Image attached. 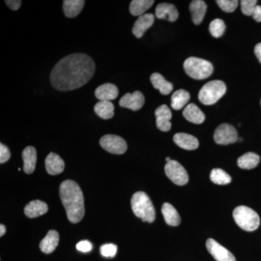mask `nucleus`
<instances>
[{
    "label": "nucleus",
    "mask_w": 261,
    "mask_h": 261,
    "mask_svg": "<svg viewBox=\"0 0 261 261\" xmlns=\"http://www.w3.org/2000/svg\"><path fill=\"white\" fill-rule=\"evenodd\" d=\"M206 247L216 261H237L231 252L214 239L210 238L206 241Z\"/></svg>",
    "instance_id": "obj_10"
},
{
    "label": "nucleus",
    "mask_w": 261,
    "mask_h": 261,
    "mask_svg": "<svg viewBox=\"0 0 261 261\" xmlns=\"http://www.w3.org/2000/svg\"><path fill=\"white\" fill-rule=\"evenodd\" d=\"M216 3L226 13H232L238 8L239 2L238 0H217Z\"/></svg>",
    "instance_id": "obj_32"
},
{
    "label": "nucleus",
    "mask_w": 261,
    "mask_h": 261,
    "mask_svg": "<svg viewBox=\"0 0 261 261\" xmlns=\"http://www.w3.org/2000/svg\"><path fill=\"white\" fill-rule=\"evenodd\" d=\"M190 9L192 21L195 25H200L203 20L207 11V5L202 0H194L190 5Z\"/></svg>",
    "instance_id": "obj_21"
},
{
    "label": "nucleus",
    "mask_w": 261,
    "mask_h": 261,
    "mask_svg": "<svg viewBox=\"0 0 261 261\" xmlns=\"http://www.w3.org/2000/svg\"><path fill=\"white\" fill-rule=\"evenodd\" d=\"M48 211L47 203L41 200L31 201L29 204L25 205L24 208V213L27 217L30 219L39 217L45 214Z\"/></svg>",
    "instance_id": "obj_19"
},
{
    "label": "nucleus",
    "mask_w": 261,
    "mask_h": 261,
    "mask_svg": "<svg viewBox=\"0 0 261 261\" xmlns=\"http://www.w3.org/2000/svg\"><path fill=\"white\" fill-rule=\"evenodd\" d=\"M211 181L216 185H226L231 183V177L224 170L221 168H214L210 174Z\"/></svg>",
    "instance_id": "obj_30"
},
{
    "label": "nucleus",
    "mask_w": 261,
    "mask_h": 261,
    "mask_svg": "<svg viewBox=\"0 0 261 261\" xmlns=\"http://www.w3.org/2000/svg\"><path fill=\"white\" fill-rule=\"evenodd\" d=\"M156 117V125L162 132H168L171 128V119L172 113L166 105L159 106L154 112Z\"/></svg>",
    "instance_id": "obj_12"
},
{
    "label": "nucleus",
    "mask_w": 261,
    "mask_h": 261,
    "mask_svg": "<svg viewBox=\"0 0 261 261\" xmlns=\"http://www.w3.org/2000/svg\"><path fill=\"white\" fill-rule=\"evenodd\" d=\"M153 4V0H133L130 3V13L134 16L140 17L145 14Z\"/></svg>",
    "instance_id": "obj_27"
},
{
    "label": "nucleus",
    "mask_w": 261,
    "mask_h": 261,
    "mask_svg": "<svg viewBox=\"0 0 261 261\" xmlns=\"http://www.w3.org/2000/svg\"><path fill=\"white\" fill-rule=\"evenodd\" d=\"M226 30V25L221 19H215L209 25L211 35L215 38L222 37Z\"/></svg>",
    "instance_id": "obj_31"
},
{
    "label": "nucleus",
    "mask_w": 261,
    "mask_h": 261,
    "mask_svg": "<svg viewBox=\"0 0 261 261\" xmlns=\"http://www.w3.org/2000/svg\"><path fill=\"white\" fill-rule=\"evenodd\" d=\"M260 105H261V100H260Z\"/></svg>",
    "instance_id": "obj_42"
},
{
    "label": "nucleus",
    "mask_w": 261,
    "mask_h": 261,
    "mask_svg": "<svg viewBox=\"0 0 261 261\" xmlns=\"http://www.w3.org/2000/svg\"><path fill=\"white\" fill-rule=\"evenodd\" d=\"M95 97L100 101H110L116 99L118 95V89L113 84H104L96 89Z\"/></svg>",
    "instance_id": "obj_14"
},
{
    "label": "nucleus",
    "mask_w": 261,
    "mask_h": 261,
    "mask_svg": "<svg viewBox=\"0 0 261 261\" xmlns=\"http://www.w3.org/2000/svg\"><path fill=\"white\" fill-rule=\"evenodd\" d=\"M226 92V84L222 81L209 82L201 88L199 92V100L205 106H211L221 99Z\"/></svg>",
    "instance_id": "obj_6"
},
{
    "label": "nucleus",
    "mask_w": 261,
    "mask_h": 261,
    "mask_svg": "<svg viewBox=\"0 0 261 261\" xmlns=\"http://www.w3.org/2000/svg\"><path fill=\"white\" fill-rule=\"evenodd\" d=\"M165 173L170 180L178 186H183L189 181L188 173L185 168L177 161L173 160L166 163L165 166Z\"/></svg>",
    "instance_id": "obj_7"
},
{
    "label": "nucleus",
    "mask_w": 261,
    "mask_h": 261,
    "mask_svg": "<svg viewBox=\"0 0 261 261\" xmlns=\"http://www.w3.org/2000/svg\"><path fill=\"white\" fill-rule=\"evenodd\" d=\"M238 135L234 127L223 123L217 127L214 133V140L219 145H226L238 141Z\"/></svg>",
    "instance_id": "obj_9"
},
{
    "label": "nucleus",
    "mask_w": 261,
    "mask_h": 261,
    "mask_svg": "<svg viewBox=\"0 0 261 261\" xmlns=\"http://www.w3.org/2000/svg\"><path fill=\"white\" fill-rule=\"evenodd\" d=\"M162 214L166 224L172 226H177L181 223V218L178 211L172 205L168 202L162 206Z\"/></svg>",
    "instance_id": "obj_24"
},
{
    "label": "nucleus",
    "mask_w": 261,
    "mask_h": 261,
    "mask_svg": "<svg viewBox=\"0 0 261 261\" xmlns=\"http://www.w3.org/2000/svg\"><path fill=\"white\" fill-rule=\"evenodd\" d=\"M60 197L70 222L76 224L82 221L85 209L83 192L78 184L72 180L62 182L60 186Z\"/></svg>",
    "instance_id": "obj_2"
},
{
    "label": "nucleus",
    "mask_w": 261,
    "mask_h": 261,
    "mask_svg": "<svg viewBox=\"0 0 261 261\" xmlns=\"http://www.w3.org/2000/svg\"><path fill=\"white\" fill-rule=\"evenodd\" d=\"M7 5L13 10H18L21 5V1L20 0H6L5 1Z\"/></svg>",
    "instance_id": "obj_37"
},
{
    "label": "nucleus",
    "mask_w": 261,
    "mask_h": 261,
    "mask_svg": "<svg viewBox=\"0 0 261 261\" xmlns=\"http://www.w3.org/2000/svg\"><path fill=\"white\" fill-rule=\"evenodd\" d=\"M254 53H255V56H256L257 60L261 63V43H258L256 44L254 49Z\"/></svg>",
    "instance_id": "obj_39"
},
{
    "label": "nucleus",
    "mask_w": 261,
    "mask_h": 261,
    "mask_svg": "<svg viewBox=\"0 0 261 261\" xmlns=\"http://www.w3.org/2000/svg\"><path fill=\"white\" fill-rule=\"evenodd\" d=\"M10 159V152L7 146L0 144V163L7 162Z\"/></svg>",
    "instance_id": "obj_35"
},
{
    "label": "nucleus",
    "mask_w": 261,
    "mask_h": 261,
    "mask_svg": "<svg viewBox=\"0 0 261 261\" xmlns=\"http://www.w3.org/2000/svg\"><path fill=\"white\" fill-rule=\"evenodd\" d=\"M171 161V159H170L169 157L166 158V163L170 162V161Z\"/></svg>",
    "instance_id": "obj_41"
},
{
    "label": "nucleus",
    "mask_w": 261,
    "mask_h": 261,
    "mask_svg": "<svg viewBox=\"0 0 261 261\" xmlns=\"http://www.w3.org/2000/svg\"><path fill=\"white\" fill-rule=\"evenodd\" d=\"M6 232V227L3 224L0 225V237H3Z\"/></svg>",
    "instance_id": "obj_40"
},
{
    "label": "nucleus",
    "mask_w": 261,
    "mask_h": 261,
    "mask_svg": "<svg viewBox=\"0 0 261 261\" xmlns=\"http://www.w3.org/2000/svg\"><path fill=\"white\" fill-rule=\"evenodd\" d=\"M190 99V94L185 89L176 91L171 96V106L173 109L181 110Z\"/></svg>",
    "instance_id": "obj_28"
},
{
    "label": "nucleus",
    "mask_w": 261,
    "mask_h": 261,
    "mask_svg": "<svg viewBox=\"0 0 261 261\" xmlns=\"http://www.w3.org/2000/svg\"><path fill=\"white\" fill-rule=\"evenodd\" d=\"M76 249L80 252H89L92 250V244L87 240H82L77 244Z\"/></svg>",
    "instance_id": "obj_36"
},
{
    "label": "nucleus",
    "mask_w": 261,
    "mask_h": 261,
    "mask_svg": "<svg viewBox=\"0 0 261 261\" xmlns=\"http://www.w3.org/2000/svg\"><path fill=\"white\" fill-rule=\"evenodd\" d=\"M132 208L134 214L144 222L152 223L155 219V211L153 204L144 192H137L132 196Z\"/></svg>",
    "instance_id": "obj_3"
},
{
    "label": "nucleus",
    "mask_w": 261,
    "mask_h": 261,
    "mask_svg": "<svg viewBox=\"0 0 261 261\" xmlns=\"http://www.w3.org/2000/svg\"><path fill=\"white\" fill-rule=\"evenodd\" d=\"M235 222L247 231H253L260 226V217L255 211L247 206H238L233 211Z\"/></svg>",
    "instance_id": "obj_5"
},
{
    "label": "nucleus",
    "mask_w": 261,
    "mask_h": 261,
    "mask_svg": "<svg viewBox=\"0 0 261 261\" xmlns=\"http://www.w3.org/2000/svg\"><path fill=\"white\" fill-rule=\"evenodd\" d=\"M151 83L154 89H159L163 95H168L172 92L173 84L165 80L164 77L159 73H154L150 76Z\"/></svg>",
    "instance_id": "obj_23"
},
{
    "label": "nucleus",
    "mask_w": 261,
    "mask_h": 261,
    "mask_svg": "<svg viewBox=\"0 0 261 261\" xmlns=\"http://www.w3.org/2000/svg\"><path fill=\"white\" fill-rule=\"evenodd\" d=\"M45 168L49 174H60L64 171L65 163L58 154L50 152L45 160Z\"/></svg>",
    "instance_id": "obj_16"
},
{
    "label": "nucleus",
    "mask_w": 261,
    "mask_h": 261,
    "mask_svg": "<svg viewBox=\"0 0 261 261\" xmlns=\"http://www.w3.org/2000/svg\"><path fill=\"white\" fill-rule=\"evenodd\" d=\"M253 19L256 20L257 22H261V6L260 5H257L255 8V11H254L253 15H252Z\"/></svg>",
    "instance_id": "obj_38"
},
{
    "label": "nucleus",
    "mask_w": 261,
    "mask_h": 261,
    "mask_svg": "<svg viewBox=\"0 0 261 261\" xmlns=\"http://www.w3.org/2000/svg\"><path fill=\"white\" fill-rule=\"evenodd\" d=\"M256 0H243L241 1V10L244 15L250 16L253 15L257 6Z\"/></svg>",
    "instance_id": "obj_33"
},
{
    "label": "nucleus",
    "mask_w": 261,
    "mask_h": 261,
    "mask_svg": "<svg viewBox=\"0 0 261 261\" xmlns=\"http://www.w3.org/2000/svg\"><path fill=\"white\" fill-rule=\"evenodd\" d=\"M145 97L140 91L124 94L120 99L119 106L134 111H139L145 104Z\"/></svg>",
    "instance_id": "obj_11"
},
{
    "label": "nucleus",
    "mask_w": 261,
    "mask_h": 261,
    "mask_svg": "<svg viewBox=\"0 0 261 261\" xmlns=\"http://www.w3.org/2000/svg\"><path fill=\"white\" fill-rule=\"evenodd\" d=\"M85 1L84 0H65L63 1V12L68 18H75L80 14L83 9Z\"/></svg>",
    "instance_id": "obj_25"
},
{
    "label": "nucleus",
    "mask_w": 261,
    "mask_h": 261,
    "mask_svg": "<svg viewBox=\"0 0 261 261\" xmlns=\"http://www.w3.org/2000/svg\"><path fill=\"white\" fill-rule=\"evenodd\" d=\"M94 112L105 120L111 119L114 116V105L110 101H100L94 106Z\"/></svg>",
    "instance_id": "obj_26"
},
{
    "label": "nucleus",
    "mask_w": 261,
    "mask_h": 261,
    "mask_svg": "<svg viewBox=\"0 0 261 261\" xmlns=\"http://www.w3.org/2000/svg\"><path fill=\"white\" fill-rule=\"evenodd\" d=\"M22 158L23 160L24 172L27 174L34 173L37 164V150L34 147H25L22 152Z\"/></svg>",
    "instance_id": "obj_17"
},
{
    "label": "nucleus",
    "mask_w": 261,
    "mask_h": 261,
    "mask_svg": "<svg viewBox=\"0 0 261 261\" xmlns=\"http://www.w3.org/2000/svg\"><path fill=\"white\" fill-rule=\"evenodd\" d=\"M183 116L187 121L195 124H201L205 119V115L200 108L193 103H190L183 111Z\"/></svg>",
    "instance_id": "obj_22"
},
{
    "label": "nucleus",
    "mask_w": 261,
    "mask_h": 261,
    "mask_svg": "<svg viewBox=\"0 0 261 261\" xmlns=\"http://www.w3.org/2000/svg\"><path fill=\"white\" fill-rule=\"evenodd\" d=\"M59 243V233L55 230H50L48 231L45 238L41 241L39 247L44 253H51Z\"/></svg>",
    "instance_id": "obj_20"
},
{
    "label": "nucleus",
    "mask_w": 261,
    "mask_h": 261,
    "mask_svg": "<svg viewBox=\"0 0 261 261\" xmlns=\"http://www.w3.org/2000/svg\"><path fill=\"white\" fill-rule=\"evenodd\" d=\"M260 163V157L254 152H247L239 158L238 166L243 169H252Z\"/></svg>",
    "instance_id": "obj_29"
},
{
    "label": "nucleus",
    "mask_w": 261,
    "mask_h": 261,
    "mask_svg": "<svg viewBox=\"0 0 261 261\" xmlns=\"http://www.w3.org/2000/svg\"><path fill=\"white\" fill-rule=\"evenodd\" d=\"M154 21V16L152 13H145V14L141 15L136 20L135 25L132 28V33L136 37L140 39L143 37L146 31L152 27Z\"/></svg>",
    "instance_id": "obj_13"
},
{
    "label": "nucleus",
    "mask_w": 261,
    "mask_h": 261,
    "mask_svg": "<svg viewBox=\"0 0 261 261\" xmlns=\"http://www.w3.org/2000/svg\"><path fill=\"white\" fill-rule=\"evenodd\" d=\"M95 63L91 57L75 53L58 62L50 74V82L59 91H71L83 87L93 77Z\"/></svg>",
    "instance_id": "obj_1"
},
{
    "label": "nucleus",
    "mask_w": 261,
    "mask_h": 261,
    "mask_svg": "<svg viewBox=\"0 0 261 261\" xmlns=\"http://www.w3.org/2000/svg\"><path fill=\"white\" fill-rule=\"evenodd\" d=\"M175 143L182 149L194 150L198 148L199 141L194 136L186 133L176 134L173 137Z\"/></svg>",
    "instance_id": "obj_18"
},
{
    "label": "nucleus",
    "mask_w": 261,
    "mask_h": 261,
    "mask_svg": "<svg viewBox=\"0 0 261 261\" xmlns=\"http://www.w3.org/2000/svg\"><path fill=\"white\" fill-rule=\"evenodd\" d=\"M155 15L159 19H167L168 21L174 22L178 18V12L175 5L161 3L156 7Z\"/></svg>",
    "instance_id": "obj_15"
},
{
    "label": "nucleus",
    "mask_w": 261,
    "mask_h": 261,
    "mask_svg": "<svg viewBox=\"0 0 261 261\" xmlns=\"http://www.w3.org/2000/svg\"><path fill=\"white\" fill-rule=\"evenodd\" d=\"M118 247L114 244H106L100 247V252L102 256L113 257L116 255Z\"/></svg>",
    "instance_id": "obj_34"
},
{
    "label": "nucleus",
    "mask_w": 261,
    "mask_h": 261,
    "mask_svg": "<svg viewBox=\"0 0 261 261\" xmlns=\"http://www.w3.org/2000/svg\"><path fill=\"white\" fill-rule=\"evenodd\" d=\"M99 144L103 149L115 154H122L126 152V141L119 136L108 135L103 136L99 140Z\"/></svg>",
    "instance_id": "obj_8"
},
{
    "label": "nucleus",
    "mask_w": 261,
    "mask_h": 261,
    "mask_svg": "<svg viewBox=\"0 0 261 261\" xmlns=\"http://www.w3.org/2000/svg\"><path fill=\"white\" fill-rule=\"evenodd\" d=\"M184 69L191 78L201 80L211 76L214 71V67L209 61L190 57L184 63Z\"/></svg>",
    "instance_id": "obj_4"
}]
</instances>
